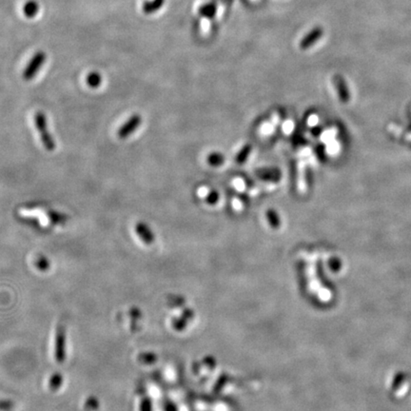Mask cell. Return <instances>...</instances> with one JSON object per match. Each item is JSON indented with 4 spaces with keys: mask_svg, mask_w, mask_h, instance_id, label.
<instances>
[{
    "mask_svg": "<svg viewBox=\"0 0 411 411\" xmlns=\"http://www.w3.org/2000/svg\"><path fill=\"white\" fill-rule=\"evenodd\" d=\"M34 124L35 127L40 134V138L43 143L44 148L48 152H53L56 148L55 139L52 137V135L49 133L48 129V123H47V117L46 114L42 111H37L34 115Z\"/></svg>",
    "mask_w": 411,
    "mask_h": 411,
    "instance_id": "cell-1",
    "label": "cell"
},
{
    "mask_svg": "<svg viewBox=\"0 0 411 411\" xmlns=\"http://www.w3.org/2000/svg\"><path fill=\"white\" fill-rule=\"evenodd\" d=\"M46 58H47V55L44 52L39 51V52L35 53V55L31 57V59L28 63V65L26 66L24 72H23V75H22L23 79L26 80V81H30V80L33 79L34 76H36V74L39 72V70L43 66V64L45 63Z\"/></svg>",
    "mask_w": 411,
    "mask_h": 411,
    "instance_id": "cell-2",
    "label": "cell"
},
{
    "mask_svg": "<svg viewBox=\"0 0 411 411\" xmlns=\"http://www.w3.org/2000/svg\"><path fill=\"white\" fill-rule=\"evenodd\" d=\"M55 358L57 363L62 364L66 360V330L59 326L55 339Z\"/></svg>",
    "mask_w": 411,
    "mask_h": 411,
    "instance_id": "cell-3",
    "label": "cell"
},
{
    "mask_svg": "<svg viewBox=\"0 0 411 411\" xmlns=\"http://www.w3.org/2000/svg\"><path fill=\"white\" fill-rule=\"evenodd\" d=\"M141 122H142V117L139 114L136 113V114L132 115L126 121V123L119 128L117 136L120 139H127L140 127Z\"/></svg>",
    "mask_w": 411,
    "mask_h": 411,
    "instance_id": "cell-4",
    "label": "cell"
},
{
    "mask_svg": "<svg viewBox=\"0 0 411 411\" xmlns=\"http://www.w3.org/2000/svg\"><path fill=\"white\" fill-rule=\"evenodd\" d=\"M324 30L321 27L313 28L300 42V48L302 50H307L311 48L320 38L323 36Z\"/></svg>",
    "mask_w": 411,
    "mask_h": 411,
    "instance_id": "cell-5",
    "label": "cell"
},
{
    "mask_svg": "<svg viewBox=\"0 0 411 411\" xmlns=\"http://www.w3.org/2000/svg\"><path fill=\"white\" fill-rule=\"evenodd\" d=\"M136 232L145 244L151 245L154 242V234L147 224L142 222L137 223L136 225Z\"/></svg>",
    "mask_w": 411,
    "mask_h": 411,
    "instance_id": "cell-6",
    "label": "cell"
},
{
    "mask_svg": "<svg viewBox=\"0 0 411 411\" xmlns=\"http://www.w3.org/2000/svg\"><path fill=\"white\" fill-rule=\"evenodd\" d=\"M333 82L337 90L340 100L344 103H347L350 100V92L345 79L341 76H334Z\"/></svg>",
    "mask_w": 411,
    "mask_h": 411,
    "instance_id": "cell-7",
    "label": "cell"
},
{
    "mask_svg": "<svg viewBox=\"0 0 411 411\" xmlns=\"http://www.w3.org/2000/svg\"><path fill=\"white\" fill-rule=\"evenodd\" d=\"M165 0H149L143 3L142 11L146 15H152L159 11L164 5Z\"/></svg>",
    "mask_w": 411,
    "mask_h": 411,
    "instance_id": "cell-8",
    "label": "cell"
},
{
    "mask_svg": "<svg viewBox=\"0 0 411 411\" xmlns=\"http://www.w3.org/2000/svg\"><path fill=\"white\" fill-rule=\"evenodd\" d=\"M257 176L267 181H278L281 178V173L278 169H261L257 172Z\"/></svg>",
    "mask_w": 411,
    "mask_h": 411,
    "instance_id": "cell-9",
    "label": "cell"
},
{
    "mask_svg": "<svg viewBox=\"0 0 411 411\" xmlns=\"http://www.w3.org/2000/svg\"><path fill=\"white\" fill-rule=\"evenodd\" d=\"M24 15L28 18H33L39 12V5L34 0H30L23 7Z\"/></svg>",
    "mask_w": 411,
    "mask_h": 411,
    "instance_id": "cell-10",
    "label": "cell"
},
{
    "mask_svg": "<svg viewBox=\"0 0 411 411\" xmlns=\"http://www.w3.org/2000/svg\"><path fill=\"white\" fill-rule=\"evenodd\" d=\"M63 383H64L63 375L59 372H55L49 379V388L53 392L58 391L60 387L63 385Z\"/></svg>",
    "mask_w": 411,
    "mask_h": 411,
    "instance_id": "cell-11",
    "label": "cell"
},
{
    "mask_svg": "<svg viewBox=\"0 0 411 411\" xmlns=\"http://www.w3.org/2000/svg\"><path fill=\"white\" fill-rule=\"evenodd\" d=\"M251 151H252V147H251L249 144H247L246 146H244V147L241 149V151L238 152V154L235 156V161H236V163H238V164H243V163H245V162L247 161L248 156L250 155Z\"/></svg>",
    "mask_w": 411,
    "mask_h": 411,
    "instance_id": "cell-12",
    "label": "cell"
},
{
    "mask_svg": "<svg viewBox=\"0 0 411 411\" xmlns=\"http://www.w3.org/2000/svg\"><path fill=\"white\" fill-rule=\"evenodd\" d=\"M86 81H87V84H88L89 87H91L92 89H96L101 85L102 77H101L100 74H98L96 72H92V73H90L88 75Z\"/></svg>",
    "mask_w": 411,
    "mask_h": 411,
    "instance_id": "cell-13",
    "label": "cell"
},
{
    "mask_svg": "<svg viewBox=\"0 0 411 411\" xmlns=\"http://www.w3.org/2000/svg\"><path fill=\"white\" fill-rule=\"evenodd\" d=\"M34 266L39 272L45 273V272H48L51 269V262L49 261V259L47 257L41 255L35 260Z\"/></svg>",
    "mask_w": 411,
    "mask_h": 411,
    "instance_id": "cell-14",
    "label": "cell"
},
{
    "mask_svg": "<svg viewBox=\"0 0 411 411\" xmlns=\"http://www.w3.org/2000/svg\"><path fill=\"white\" fill-rule=\"evenodd\" d=\"M215 12H216V5L213 2L203 5L199 10L200 15L206 17H213Z\"/></svg>",
    "mask_w": 411,
    "mask_h": 411,
    "instance_id": "cell-15",
    "label": "cell"
},
{
    "mask_svg": "<svg viewBox=\"0 0 411 411\" xmlns=\"http://www.w3.org/2000/svg\"><path fill=\"white\" fill-rule=\"evenodd\" d=\"M48 216L51 220V222L55 225H63L68 220L67 215H65L64 213H60L58 212H55V211H50L48 213Z\"/></svg>",
    "mask_w": 411,
    "mask_h": 411,
    "instance_id": "cell-16",
    "label": "cell"
},
{
    "mask_svg": "<svg viewBox=\"0 0 411 411\" xmlns=\"http://www.w3.org/2000/svg\"><path fill=\"white\" fill-rule=\"evenodd\" d=\"M99 407H100V405H99V401H98V399H97L95 396H93V395L90 396V397L86 400L85 405H84V409H85V410L87 411H97V410L99 409Z\"/></svg>",
    "mask_w": 411,
    "mask_h": 411,
    "instance_id": "cell-17",
    "label": "cell"
},
{
    "mask_svg": "<svg viewBox=\"0 0 411 411\" xmlns=\"http://www.w3.org/2000/svg\"><path fill=\"white\" fill-rule=\"evenodd\" d=\"M224 161H225V157L220 152H213L208 157L209 164L213 167H219L224 163Z\"/></svg>",
    "mask_w": 411,
    "mask_h": 411,
    "instance_id": "cell-18",
    "label": "cell"
},
{
    "mask_svg": "<svg viewBox=\"0 0 411 411\" xmlns=\"http://www.w3.org/2000/svg\"><path fill=\"white\" fill-rule=\"evenodd\" d=\"M266 217H267V219H268L272 227L278 228L280 226V224H281L280 217L274 210H268L267 213H266Z\"/></svg>",
    "mask_w": 411,
    "mask_h": 411,
    "instance_id": "cell-19",
    "label": "cell"
},
{
    "mask_svg": "<svg viewBox=\"0 0 411 411\" xmlns=\"http://www.w3.org/2000/svg\"><path fill=\"white\" fill-rule=\"evenodd\" d=\"M15 409V403L9 399L0 400V411H12Z\"/></svg>",
    "mask_w": 411,
    "mask_h": 411,
    "instance_id": "cell-20",
    "label": "cell"
},
{
    "mask_svg": "<svg viewBox=\"0 0 411 411\" xmlns=\"http://www.w3.org/2000/svg\"><path fill=\"white\" fill-rule=\"evenodd\" d=\"M156 360V357L152 353H142L138 356V361L142 364H151Z\"/></svg>",
    "mask_w": 411,
    "mask_h": 411,
    "instance_id": "cell-21",
    "label": "cell"
},
{
    "mask_svg": "<svg viewBox=\"0 0 411 411\" xmlns=\"http://www.w3.org/2000/svg\"><path fill=\"white\" fill-rule=\"evenodd\" d=\"M206 200H207V203H209L211 205H214L219 200V194H218V192H214V191L210 192L209 195L207 196Z\"/></svg>",
    "mask_w": 411,
    "mask_h": 411,
    "instance_id": "cell-22",
    "label": "cell"
},
{
    "mask_svg": "<svg viewBox=\"0 0 411 411\" xmlns=\"http://www.w3.org/2000/svg\"><path fill=\"white\" fill-rule=\"evenodd\" d=\"M150 407H151L150 401L148 399H144L141 403L140 410H141V411H150Z\"/></svg>",
    "mask_w": 411,
    "mask_h": 411,
    "instance_id": "cell-23",
    "label": "cell"
},
{
    "mask_svg": "<svg viewBox=\"0 0 411 411\" xmlns=\"http://www.w3.org/2000/svg\"><path fill=\"white\" fill-rule=\"evenodd\" d=\"M139 312H140V311H139L138 309H137V308H133V309L130 311V313H129V314H130L132 317H137V316L138 317V315L140 314Z\"/></svg>",
    "mask_w": 411,
    "mask_h": 411,
    "instance_id": "cell-24",
    "label": "cell"
}]
</instances>
